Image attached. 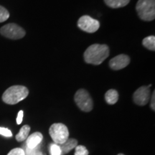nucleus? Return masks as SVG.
<instances>
[{
  "instance_id": "1",
  "label": "nucleus",
  "mask_w": 155,
  "mask_h": 155,
  "mask_svg": "<svg viewBox=\"0 0 155 155\" xmlns=\"http://www.w3.org/2000/svg\"><path fill=\"white\" fill-rule=\"evenodd\" d=\"M109 48L106 45L94 44L89 46L85 51V61L93 65H101L109 55Z\"/></svg>"
},
{
  "instance_id": "2",
  "label": "nucleus",
  "mask_w": 155,
  "mask_h": 155,
  "mask_svg": "<svg viewBox=\"0 0 155 155\" xmlns=\"http://www.w3.org/2000/svg\"><path fill=\"white\" fill-rule=\"evenodd\" d=\"M29 91L23 86H13L5 91L2 95L3 101L9 105H15L28 97Z\"/></svg>"
},
{
  "instance_id": "3",
  "label": "nucleus",
  "mask_w": 155,
  "mask_h": 155,
  "mask_svg": "<svg viewBox=\"0 0 155 155\" xmlns=\"http://www.w3.org/2000/svg\"><path fill=\"white\" fill-rule=\"evenodd\" d=\"M136 9L141 19L152 21L155 18V0H139Z\"/></svg>"
},
{
  "instance_id": "4",
  "label": "nucleus",
  "mask_w": 155,
  "mask_h": 155,
  "mask_svg": "<svg viewBox=\"0 0 155 155\" xmlns=\"http://www.w3.org/2000/svg\"><path fill=\"white\" fill-rule=\"evenodd\" d=\"M49 134L55 144H62L65 143L69 137L68 127L61 123H56L51 125L49 129Z\"/></svg>"
},
{
  "instance_id": "5",
  "label": "nucleus",
  "mask_w": 155,
  "mask_h": 155,
  "mask_svg": "<svg viewBox=\"0 0 155 155\" xmlns=\"http://www.w3.org/2000/svg\"><path fill=\"white\" fill-rule=\"evenodd\" d=\"M74 100L76 105L81 111L84 112L91 111L94 108V102L90 94L85 89H79L75 93Z\"/></svg>"
},
{
  "instance_id": "6",
  "label": "nucleus",
  "mask_w": 155,
  "mask_h": 155,
  "mask_svg": "<svg viewBox=\"0 0 155 155\" xmlns=\"http://www.w3.org/2000/svg\"><path fill=\"white\" fill-rule=\"evenodd\" d=\"M0 33L5 38L12 40H19L25 35L24 29L15 23H9L0 29Z\"/></svg>"
},
{
  "instance_id": "7",
  "label": "nucleus",
  "mask_w": 155,
  "mask_h": 155,
  "mask_svg": "<svg viewBox=\"0 0 155 155\" xmlns=\"http://www.w3.org/2000/svg\"><path fill=\"white\" fill-rule=\"evenodd\" d=\"M78 27L84 32L94 33L100 28V22L88 15H83L78 21Z\"/></svg>"
},
{
  "instance_id": "8",
  "label": "nucleus",
  "mask_w": 155,
  "mask_h": 155,
  "mask_svg": "<svg viewBox=\"0 0 155 155\" xmlns=\"http://www.w3.org/2000/svg\"><path fill=\"white\" fill-rule=\"evenodd\" d=\"M150 87L141 86L134 93L133 100L139 106H144L148 104L150 98Z\"/></svg>"
},
{
  "instance_id": "9",
  "label": "nucleus",
  "mask_w": 155,
  "mask_h": 155,
  "mask_svg": "<svg viewBox=\"0 0 155 155\" xmlns=\"http://www.w3.org/2000/svg\"><path fill=\"white\" fill-rule=\"evenodd\" d=\"M130 63V58L125 54L119 55L110 61L109 65L111 69L118 71L124 68Z\"/></svg>"
},
{
  "instance_id": "10",
  "label": "nucleus",
  "mask_w": 155,
  "mask_h": 155,
  "mask_svg": "<svg viewBox=\"0 0 155 155\" xmlns=\"http://www.w3.org/2000/svg\"><path fill=\"white\" fill-rule=\"evenodd\" d=\"M43 136L40 132H35L27 138V146L29 149H35L41 143Z\"/></svg>"
},
{
  "instance_id": "11",
  "label": "nucleus",
  "mask_w": 155,
  "mask_h": 155,
  "mask_svg": "<svg viewBox=\"0 0 155 155\" xmlns=\"http://www.w3.org/2000/svg\"><path fill=\"white\" fill-rule=\"evenodd\" d=\"M78 146V141L75 139H68L65 143L61 144L60 148L61 150V154H65L71 152L73 149Z\"/></svg>"
},
{
  "instance_id": "12",
  "label": "nucleus",
  "mask_w": 155,
  "mask_h": 155,
  "mask_svg": "<svg viewBox=\"0 0 155 155\" xmlns=\"http://www.w3.org/2000/svg\"><path fill=\"white\" fill-rule=\"evenodd\" d=\"M105 100L108 104H111V105L115 104L119 100V94L114 89H110L106 93Z\"/></svg>"
},
{
  "instance_id": "13",
  "label": "nucleus",
  "mask_w": 155,
  "mask_h": 155,
  "mask_svg": "<svg viewBox=\"0 0 155 155\" xmlns=\"http://www.w3.org/2000/svg\"><path fill=\"white\" fill-rule=\"evenodd\" d=\"M106 5L111 8L116 9L124 7L129 3L130 0H104Z\"/></svg>"
},
{
  "instance_id": "14",
  "label": "nucleus",
  "mask_w": 155,
  "mask_h": 155,
  "mask_svg": "<svg viewBox=\"0 0 155 155\" xmlns=\"http://www.w3.org/2000/svg\"><path fill=\"white\" fill-rule=\"evenodd\" d=\"M30 131V127L29 125H25L21 128L19 133L15 137L17 141H23L28 137L29 133Z\"/></svg>"
},
{
  "instance_id": "15",
  "label": "nucleus",
  "mask_w": 155,
  "mask_h": 155,
  "mask_svg": "<svg viewBox=\"0 0 155 155\" xmlns=\"http://www.w3.org/2000/svg\"><path fill=\"white\" fill-rule=\"evenodd\" d=\"M143 45L152 51L155 50V37L154 35L148 36L144 38L142 41Z\"/></svg>"
},
{
  "instance_id": "16",
  "label": "nucleus",
  "mask_w": 155,
  "mask_h": 155,
  "mask_svg": "<svg viewBox=\"0 0 155 155\" xmlns=\"http://www.w3.org/2000/svg\"><path fill=\"white\" fill-rule=\"evenodd\" d=\"M9 17V13L7 9L0 5V23L5 22Z\"/></svg>"
},
{
  "instance_id": "17",
  "label": "nucleus",
  "mask_w": 155,
  "mask_h": 155,
  "mask_svg": "<svg viewBox=\"0 0 155 155\" xmlns=\"http://www.w3.org/2000/svg\"><path fill=\"white\" fill-rule=\"evenodd\" d=\"M89 152L86 147L83 145H78L75 147V155H88Z\"/></svg>"
},
{
  "instance_id": "18",
  "label": "nucleus",
  "mask_w": 155,
  "mask_h": 155,
  "mask_svg": "<svg viewBox=\"0 0 155 155\" xmlns=\"http://www.w3.org/2000/svg\"><path fill=\"white\" fill-rule=\"evenodd\" d=\"M50 153L51 155H61V150L59 145L52 144L50 145Z\"/></svg>"
},
{
  "instance_id": "19",
  "label": "nucleus",
  "mask_w": 155,
  "mask_h": 155,
  "mask_svg": "<svg viewBox=\"0 0 155 155\" xmlns=\"http://www.w3.org/2000/svg\"><path fill=\"white\" fill-rule=\"evenodd\" d=\"M7 155H25V152L22 149L15 148L11 150Z\"/></svg>"
},
{
  "instance_id": "20",
  "label": "nucleus",
  "mask_w": 155,
  "mask_h": 155,
  "mask_svg": "<svg viewBox=\"0 0 155 155\" xmlns=\"http://www.w3.org/2000/svg\"><path fill=\"white\" fill-rule=\"evenodd\" d=\"M0 134L4 136V137H11L12 136V133L9 129H7V128L0 127Z\"/></svg>"
},
{
  "instance_id": "21",
  "label": "nucleus",
  "mask_w": 155,
  "mask_h": 155,
  "mask_svg": "<svg viewBox=\"0 0 155 155\" xmlns=\"http://www.w3.org/2000/svg\"><path fill=\"white\" fill-rule=\"evenodd\" d=\"M40 152L37 150V147L35 149H27L26 154L25 155H39Z\"/></svg>"
},
{
  "instance_id": "22",
  "label": "nucleus",
  "mask_w": 155,
  "mask_h": 155,
  "mask_svg": "<svg viewBox=\"0 0 155 155\" xmlns=\"http://www.w3.org/2000/svg\"><path fill=\"white\" fill-rule=\"evenodd\" d=\"M23 119V111H19L17 117V124H20L22 122Z\"/></svg>"
},
{
  "instance_id": "23",
  "label": "nucleus",
  "mask_w": 155,
  "mask_h": 155,
  "mask_svg": "<svg viewBox=\"0 0 155 155\" xmlns=\"http://www.w3.org/2000/svg\"><path fill=\"white\" fill-rule=\"evenodd\" d=\"M154 99H155V92H153L152 96V99H151V108L153 111L155 110V103H154Z\"/></svg>"
},
{
  "instance_id": "24",
  "label": "nucleus",
  "mask_w": 155,
  "mask_h": 155,
  "mask_svg": "<svg viewBox=\"0 0 155 155\" xmlns=\"http://www.w3.org/2000/svg\"><path fill=\"white\" fill-rule=\"evenodd\" d=\"M118 155H124V154H119Z\"/></svg>"
}]
</instances>
